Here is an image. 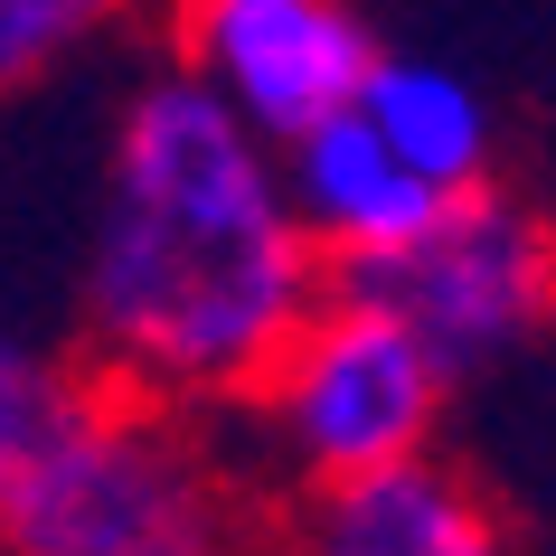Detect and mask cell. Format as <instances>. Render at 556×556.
Wrapping results in <instances>:
<instances>
[{"mask_svg": "<svg viewBox=\"0 0 556 556\" xmlns=\"http://www.w3.org/2000/svg\"><path fill=\"white\" fill-rule=\"evenodd\" d=\"M321 293L330 264L283 199L274 142L179 66L132 76L76 255V368L114 396L236 415Z\"/></svg>", "mask_w": 556, "mask_h": 556, "instance_id": "obj_1", "label": "cell"}, {"mask_svg": "<svg viewBox=\"0 0 556 556\" xmlns=\"http://www.w3.org/2000/svg\"><path fill=\"white\" fill-rule=\"evenodd\" d=\"M283 491L227 415L94 387L58 453L0 500V556H274Z\"/></svg>", "mask_w": 556, "mask_h": 556, "instance_id": "obj_2", "label": "cell"}, {"mask_svg": "<svg viewBox=\"0 0 556 556\" xmlns=\"http://www.w3.org/2000/svg\"><path fill=\"white\" fill-rule=\"evenodd\" d=\"M443 406H453V378L425 358V340L378 293L330 283L293 321V340L264 358V378L245 387V406L227 425H245V453H255L264 481L302 500V491L434 453Z\"/></svg>", "mask_w": 556, "mask_h": 556, "instance_id": "obj_3", "label": "cell"}, {"mask_svg": "<svg viewBox=\"0 0 556 556\" xmlns=\"http://www.w3.org/2000/svg\"><path fill=\"white\" fill-rule=\"evenodd\" d=\"M330 283L378 293L425 340L443 378L471 387V378H500L509 358H528L556 330V217L519 189L481 179V189H453L387 264L330 274Z\"/></svg>", "mask_w": 556, "mask_h": 556, "instance_id": "obj_4", "label": "cell"}, {"mask_svg": "<svg viewBox=\"0 0 556 556\" xmlns=\"http://www.w3.org/2000/svg\"><path fill=\"white\" fill-rule=\"evenodd\" d=\"M378 58L358 0H170V66L199 76L245 132L293 142L340 114Z\"/></svg>", "mask_w": 556, "mask_h": 556, "instance_id": "obj_5", "label": "cell"}, {"mask_svg": "<svg viewBox=\"0 0 556 556\" xmlns=\"http://www.w3.org/2000/svg\"><path fill=\"white\" fill-rule=\"evenodd\" d=\"M274 556H528V547L471 471L415 453V463L283 500Z\"/></svg>", "mask_w": 556, "mask_h": 556, "instance_id": "obj_6", "label": "cell"}, {"mask_svg": "<svg viewBox=\"0 0 556 556\" xmlns=\"http://www.w3.org/2000/svg\"><path fill=\"white\" fill-rule=\"evenodd\" d=\"M274 170H283V199H293L302 236H312V255H321L330 274L387 264L443 207V189H425V179L358 123V104L302 123L293 142H274Z\"/></svg>", "mask_w": 556, "mask_h": 556, "instance_id": "obj_7", "label": "cell"}, {"mask_svg": "<svg viewBox=\"0 0 556 556\" xmlns=\"http://www.w3.org/2000/svg\"><path fill=\"white\" fill-rule=\"evenodd\" d=\"M350 104H358V123H368V132H378V142L425 179V189H443V199L500 179V114H491V94L471 86L453 58L378 48Z\"/></svg>", "mask_w": 556, "mask_h": 556, "instance_id": "obj_8", "label": "cell"}, {"mask_svg": "<svg viewBox=\"0 0 556 556\" xmlns=\"http://www.w3.org/2000/svg\"><path fill=\"white\" fill-rule=\"evenodd\" d=\"M86 396H94V378L76 358L48 350L38 330H20L0 312V500L58 453V434L86 415Z\"/></svg>", "mask_w": 556, "mask_h": 556, "instance_id": "obj_9", "label": "cell"}, {"mask_svg": "<svg viewBox=\"0 0 556 556\" xmlns=\"http://www.w3.org/2000/svg\"><path fill=\"white\" fill-rule=\"evenodd\" d=\"M142 0H0V104L58 86L66 66H86Z\"/></svg>", "mask_w": 556, "mask_h": 556, "instance_id": "obj_10", "label": "cell"}]
</instances>
